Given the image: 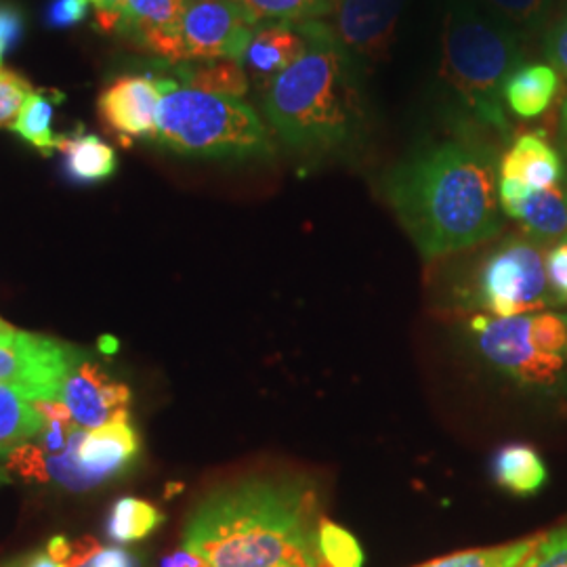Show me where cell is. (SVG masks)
Segmentation results:
<instances>
[{
	"label": "cell",
	"instance_id": "6da1fadb",
	"mask_svg": "<svg viewBox=\"0 0 567 567\" xmlns=\"http://www.w3.org/2000/svg\"><path fill=\"white\" fill-rule=\"evenodd\" d=\"M498 166L486 143L452 140L412 154L386 175V200L426 261L501 234Z\"/></svg>",
	"mask_w": 567,
	"mask_h": 567
},
{
	"label": "cell",
	"instance_id": "7a4b0ae2",
	"mask_svg": "<svg viewBox=\"0 0 567 567\" xmlns=\"http://www.w3.org/2000/svg\"><path fill=\"white\" fill-rule=\"evenodd\" d=\"M316 489L301 477H248L208 494L185 548L210 567H326Z\"/></svg>",
	"mask_w": 567,
	"mask_h": 567
},
{
	"label": "cell",
	"instance_id": "3957f363",
	"mask_svg": "<svg viewBox=\"0 0 567 567\" xmlns=\"http://www.w3.org/2000/svg\"><path fill=\"white\" fill-rule=\"evenodd\" d=\"M307 49L264 91L265 116L301 154H328L364 135L368 110L360 63L322 21H301Z\"/></svg>",
	"mask_w": 567,
	"mask_h": 567
},
{
	"label": "cell",
	"instance_id": "277c9868",
	"mask_svg": "<svg viewBox=\"0 0 567 567\" xmlns=\"http://www.w3.org/2000/svg\"><path fill=\"white\" fill-rule=\"evenodd\" d=\"M517 68L522 37L475 0H450L440 74L466 110L505 142L511 140L505 86Z\"/></svg>",
	"mask_w": 567,
	"mask_h": 567
},
{
	"label": "cell",
	"instance_id": "5b68a950",
	"mask_svg": "<svg viewBox=\"0 0 567 567\" xmlns=\"http://www.w3.org/2000/svg\"><path fill=\"white\" fill-rule=\"evenodd\" d=\"M154 142L173 154L210 161H259L276 150L264 121L240 97L179 84L164 93Z\"/></svg>",
	"mask_w": 567,
	"mask_h": 567
},
{
	"label": "cell",
	"instance_id": "8992f818",
	"mask_svg": "<svg viewBox=\"0 0 567 567\" xmlns=\"http://www.w3.org/2000/svg\"><path fill=\"white\" fill-rule=\"evenodd\" d=\"M468 337L480 358L511 383L547 395L567 391V311L515 318L473 313Z\"/></svg>",
	"mask_w": 567,
	"mask_h": 567
},
{
	"label": "cell",
	"instance_id": "52a82bcc",
	"mask_svg": "<svg viewBox=\"0 0 567 567\" xmlns=\"http://www.w3.org/2000/svg\"><path fill=\"white\" fill-rule=\"evenodd\" d=\"M461 303L492 318L561 307L548 284L543 246L527 236H508L487 250L461 290Z\"/></svg>",
	"mask_w": 567,
	"mask_h": 567
},
{
	"label": "cell",
	"instance_id": "ba28073f",
	"mask_svg": "<svg viewBox=\"0 0 567 567\" xmlns=\"http://www.w3.org/2000/svg\"><path fill=\"white\" fill-rule=\"evenodd\" d=\"M79 364L81 355L70 344L0 326V383L18 389L30 402H60Z\"/></svg>",
	"mask_w": 567,
	"mask_h": 567
},
{
	"label": "cell",
	"instance_id": "9c48e42d",
	"mask_svg": "<svg viewBox=\"0 0 567 567\" xmlns=\"http://www.w3.org/2000/svg\"><path fill=\"white\" fill-rule=\"evenodd\" d=\"M257 25L231 0H185L183 61L231 60L243 63Z\"/></svg>",
	"mask_w": 567,
	"mask_h": 567
},
{
	"label": "cell",
	"instance_id": "30bf717a",
	"mask_svg": "<svg viewBox=\"0 0 567 567\" xmlns=\"http://www.w3.org/2000/svg\"><path fill=\"white\" fill-rule=\"evenodd\" d=\"M177 82L152 76H124L110 84L100 95L103 122L122 140H152L156 137L158 107L164 93Z\"/></svg>",
	"mask_w": 567,
	"mask_h": 567
},
{
	"label": "cell",
	"instance_id": "8fae6325",
	"mask_svg": "<svg viewBox=\"0 0 567 567\" xmlns=\"http://www.w3.org/2000/svg\"><path fill=\"white\" fill-rule=\"evenodd\" d=\"M405 0H337V37L358 61L385 60Z\"/></svg>",
	"mask_w": 567,
	"mask_h": 567
},
{
	"label": "cell",
	"instance_id": "7c38bea8",
	"mask_svg": "<svg viewBox=\"0 0 567 567\" xmlns=\"http://www.w3.org/2000/svg\"><path fill=\"white\" fill-rule=\"evenodd\" d=\"M61 402L68 405L76 425L93 431L128 419L131 391L103 372L100 365L81 360L63 385Z\"/></svg>",
	"mask_w": 567,
	"mask_h": 567
},
{
	"label": "cell",
	"instance_id": "4fadbf2b",
	"mask_svg": "<svg viewBox=\"0 0 567 567\" xmlns=\"http://www.w3.org/2000/svg\"><path fill=\"white\" fill-rule=\"evenodd\" d=\"M183 9L185 0H124L116 32L168 63H179Z\"/></svg>",
	"mask_w": 567,
	"mask_h": 567
},
{
	"label": "cell",
	"instance_id": "5bb4252c",
	"mask_svg": "<svg viewBox=\"0 0 567 567\" xmlns=\"http://www.w3.org/2000/svg\"><path fill=\"white\" fill-rule=\"evenodd\" d=\"M305 49L307 39L301 23H265L255 30L244 53V72L248 81L265 91L303 55Z\"/></svg>",
	"mask_w": 567,
	"mask_h": 567
},
{
	"label": "cell",
	"instance_id": "9a60e30c",
	"mask_svg": "<svg viewBox=\"0 0 567 567\" xmlns=\"http://www.w3.org/2000/svg\"><path fill=\"white\" fill-rule=\"evenodd\" d=\"M140 454V435L128 419L86 431L76 461L79 465L103 486L118 477Z\"/></svg>",
	"mask_w": 567,
	"mask_h": 567
},
{
	"label": "cell",
	"instance_id": "2e32d148",
	"mask_svg": "<svg viewBox=\"0 0 567 567\" xmlns=\"http://www.w3.org/2000/svg\"><path fill=\"white\" fill-rule=\"evenodd\" d=\"M498 177H513L526 183L532 192H543L566 179V164L540 135H522L505 154Z\"/></svg>",
	"mask_w": 567,
	"mask_h": 567
},
{
	"label": "cell",
	"instance_id": "e0dca14e",
	"mask_svg": "<svg viewBox=\"0 0 567 567\" xmlns=\"http://www.w3.org/2000/svg\"><path fill=\"white\" fill-rule=\"evenodd\" d=\"M559 91L557 72L545 63L517 68L505 86V102L517 118L532 121L543 116Z\"/></svg>",
	"mask_w": 567,
	"mask_h": 567
},
{
	"label": "cell",
	"instance_id": "ac0fdd59",
	"mask_svg": "<svg viewBox=\"0 0 567 567\" xmlns=\"http://www.w3.org/2000/svg\"><path fill=\"white\" fill-rule=\"evenodd\" d=\"M524 236L536 244L561 243L567 236V179L543 192H534L517 219Z\"/></svg>",
	"mask_w": 567,
	"mask_h": 567
},
{
	"label": "cell",
	"instance_id": "d6986e66",
	"mask_svg": "<svg viewBox=\"0 0 567 567\" xmlns=\"http://www.w3.org/2000/svg\"><path fill=\"white\" fill-rule=\"evenodd\" d=\"M494 480L517 496H532L547 484V465L543 456L526 444L501 447L492 463Z\"/></svg>",
	"mask_w": 567,
	"mask_h": 567
},
{
	"label": "cell",
	"instance_id": "ffe728a7",
	"mask_svg": "<svg viewBox=\"0 0 567 567\" xmlns=\"http://www.w3.org/2000/svg\"><path fill=\"white\" fill-rule=\"evenodd\" d=\"M58 150L65 156V171L74 182H103L116 173V154L97 135L76 133L60 137Z\"/></svg>",
	"mask_w": 567,
	"mask_h": 567
},
{
	"label": "cell",
	"instance_id": "44dd1931",
	"mask_svg": "<svg viewBox=\"0 0 567 567\" xmlns=\"http://www.w3.org/2000/svg\"><path fill=\"white\" fill-rule=\"evenodd\" d=\"M175 74L189 89H198L204 93H217L240 97L248 93V76L240 61L231 60H192L171 63Z\"/></svg>",
	"mask_w": 567,
	"mask_h": 567
},
{
	"label": "cell",
	"instance_id": "7402d4cb",
	"mask_svg": "<svg viewBox=\"0 0 567 567\" xmlns=\"http://www.w3.org/2000/svg\"><path fill=\"white\" fill-rule=\"evenodd\" d=\"M44 429V416L34 402L13 386L0 383V452L28 444Z\"/></svg>",
	"mask_w": 567,
	"mask_h": 567
},
{
	"label": "cell",
	"instance_id": "603a6c76",
	"mask_svg": "<svg viewBox=\"0 0 567 567\" xmlns=\"http://www.w3.org/2000/svg\"><path fill=\"white\" fill-rule=\"evenodd\" d=\"M243 9L252 25L301 23L330 16L337 0H231Z\"/></svg>",
	"mask_w": 567,
	"mask_h": 567
},
{
	"label": "cell",
	"instance_id": "cb8c5ba5",
	"mask_svg": "<svg viewBox=\"0 0 567 567\" xmlns=\"http://www.w3.org/2000/svg\"><path fill=\"white\" fill-rule=\"evenodd\" d=\"M164 522V515L150 503L140 501V498H121L114 503L107 517L105 534L114 543H137L147 538L156 527H161Z\"/></svg>",
	"mask_w": 567,
	"mask_h": 567
},
{
	"label": "cell",
	"instance_id": "d4e9b609",
	"mask_svg": "<svg viewBox=\"0 0 567 567\" xmlns=\"http://www.w3.org/2000/svg\"><path fill=\"white\" fill-rule=\"evenodd\" d=\"M55 102L47 91H32L16 122L9 126L21 140L34 145L44 156L58 150L60 137L53 133V107Z\"/></svg>",
	"mask_w": 567,
	"mask_h": 567
},
{
	"label": "cell",
	"instance_id": "484cf974",
	"mask_svg": "<svg viewBox=\"0 0 567 567\" xmlns=\"http://www.w3.org/2000/svg\"><path fill=\"white\" fill-rule=\"evenodd\" d=\"M489 16L507 23L522 39L540 32L557 0H475Z\"/></svg>",
	"mask_w": 567,
	"mask_h": 567
},
{
	"label": "cell",
	"instance_id": "4316f807",
	"mask_svg": "<svg viewBox=\"0 0 567 567\" xmlns=\"http://www.w3.org/2000/svg\"><path fill=\"white\" fill-rule=\"evenodd\" d=\"M538 540L540 536L519 540L513 545H503V547L475 548V550L456 553L419 567H522L526 564L527 557L534 553Z\"/></svg>",
	"mask_w": 567,
	"mask_h": 567
},
{
	"label": "cell",
	"instance_id": "83f0119b",
	"mask_svg": "<svg viewBox=\"0 0 567 567\" xmlns=\"http://www.w3.org/2000/svg\"><path fill=\"white\" fill-rule=\"evenodd\" d=\"M318 548L326 567H362L364 553L355 536L330 522H320L318 527Z\"/></svg>",
	"mask_w": 567,
	"mask_h": 567
},
{
	"label": "cell",
	"instance_id": "f1b7e54d",
	"mask_svg": "<svg viewBox=\"0 0 567 567\" xmlns=\"http://www.w3.org/2000/svg\"><path fill=\"white\" fill-rule=\"evenodd\" d=\"M32 91V84L18 72L0 68V128L11 126L16 122Z\"/></svg>",
	"mask_w": 567,
	"mask_h": 567
},
{
	"label": "cell",
	"instance_id": "f546056e",
	"mask_svg": "<svg viewBox=\"0 0 567 567\" xmlns=\"http://www.w3.org/2000/svg\"><path fill=\"white\" fill-rule=\"evenodd\" d=\"M522 567H567V524L543 534Z\"/></svg>",
	"mask_w": 567,
	"mask_h": 567
},
{
	"label": "cell",
	"instance_id": "4dcf8cb0",
	"mask_svg": "<svg viewBox=\"0 0 567 567\" xmlns=\"http://www.w3.org/2000/svg\"><path fill=\"white\" fill-rule=\"evenodd\" d=\"M547 276L557 301L567 305V243L555 244L548 250Z\"/></svg>",
	"mask_w": 567,
	"mask_h": 567
},
{
	"label": "cell",
	"instance_id": "1f68e13d",
	"mask_svg": "<svg viewBox=\"0 0 567 567\" xmlns=\"http://www.w3.org/2000/svg\"><path fill=\"white\" fill-rule=\"evenodd\" d=\"M23 34V16L13 2H0V63Z\"/></svg>",
	"mask_w": 567,
	"mask_h": 567
},
{
	"label": "cell",
	"instance_id": "d6a6232c",
	"mask_svg": "<svg viewBox=\"0 0 567 567\" xmlns=\"http://www.w3.org/2000/svg\"><path fill=\"white\" fill-rule=\"evenodd\" d=\"M545 53H547L548 61L567 76V11L548 30L547 39H545Z\"/></svg>",
	"mask_w": 567,
	"mask_h": 567
},
{
	"label": "cell",
	"instance_id": "836d02e7",
	"mask_svg": "<svg viewBox=\"0 0 567 567\" xmlns=\"http://www.w3.org/2000/svg\"><path fill=\"white\" fill-rule=\"evenodd\" d=\"M91 0H53L49 7V23L53 28H70L84 20Z\"/></svg>",
	"mask_w": 567,
	"mask_h": 567
},
{
	"label": "cell",
	"instance_id": "e575fe53",
	"mask_svg": "<svg viewBox=\"0 0 567 567\" xmlns=\"http://www.w3.org/2000/svg\"><path fill=\"white\" fill-rule=\"evenodd\" d=\"M81 567H142V561L137 555L124 548L102 547Z\"/></svg>",
	"mask_w": 567,
	"mask_h": 567
},
{
	"label": "cell",
	"instance_id": "d590c367",
	"mask_svg": "<svg viewBox=\"0 0 567 567\" xmlns=\"http://www.w3.org/2000/svg\"><path fill=\"white\" fill-rule=\"evenodd\" d=\"M91 4L97 11V23L102 25L103 30H107V32L116 30L124 0H91Z\"/></svg>",
	"mask_w": 567,
	"mask_h": 567
},
{
	"label": "cell",
	"instance_id": "8d00e7d4",
	"mask_svg": "<svg viewBox=\"0 0 567 567\" xmlns=\"http://www.w3.org/2000/svg\"><path fill=\"white\" fill-rule=\"evenodd\" d=\"M0 567H65L60 561H55L47 550H34V553H28V555H21L16 559H9L4 564H0Z\"/></svg>",
	"mask_w": 567,
	"mask_h": 567
},
{
	"label": "cell",
	"instance_id": "74e56055",
	"mask_svg": "<svg viewBox=\"0 0 567 567\" xmlns=\"http://www.w3.org/2000/svg\"><path fill=\"white\" fill-rule=\"evenodd\" d=\"M163 567H210L204 559H200L198 555H194L192 550L183 547L182 550H177L175 555L166 557L164 559Z\"/></svg>",
	"mask_w": 567,
	"mask_h": 567
},
{
	"label": "cell",
	"instance_id": "f35d334b",
	"mask_svg": "<svg viewBox=\"0 0 567 567\" xmlns=\"http://www.w3.org/2000/svg\"><path fill=\"white\" fill-rule=\"evenodd\" d=\"M70 548H72V543H70V540H65L63 536H55V538H51V540H49V545H47V553H49L55 561L65 564V561H68V557H70Z\"/></svg>",
	"mask_w": 567,
	"mask_h": 567
},
{
	"label": "cell",
	"instance_id": "ab89813d",
	"mask_svg": "<svg viewBox=\"0 0 567 567\" xmlns=\"http://www.w3.org/2000/svg\"><path fill=\"white\" fill-rule=\"evenodd\" d=\"M557 143H559V154L566 164L567 179V100L561 105V116H559V133H557Z\"/></svg>",
	"mask_w": 567,
	"mask_h": 567
},
{
	"label": "cell",
	"instance_id": "60d3db41",
	"mask_svg": "<svg viewBox=\"0 0 567 567\" xmlns=\"http://www.w3.org/2000/svg\"><path fill=\"white\" fill-rule=\"evenodd\" d=\"M7 324V322H2V320H0V326H4Z\"/></svg>",
	"mask_w": 567,
	"mask_h": 567
},
{
	"label": "cell",
	"instance_id": "b9f144b4",
	"mask_svg": "<svg viewBox=\"0 0 567 567\" xmlns=\"http://www.w3.org/2000/svg\"><path fill=\"white\" fill-rule=\"evenodd\" d=\"M561 243H567V236H566V238H564V240H561Z\"/></svg>",
	"mask_w": 567,
	"mask_h": 567
}]
</instances>
